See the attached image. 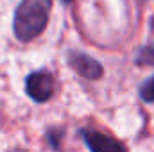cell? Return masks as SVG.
Instances as JSON below:
<instances>
[{
  "label": "cell",
  "mask_w": 154,
  "mask_h": 152,
  "mask_svg": "<svg viewBox=\"0 0 154 152\" xmlns=\"http://www.w3.org/2000/svg\"><path fill=\"white\" fill-rule=\"evenodd\" d=\"M54 0H20L13 14V34L20 43L39 38L50 20Z\"/></svg>",
  "instance_id": "6da1fadb"
},
{
  "label": "cell",
  "mask_w": 154,
  "mask_h": 152,
  "mask_svg": "<svg viewBox=\"0 0 154 152\" xmlns=\"http://www.w3.org/2000/svg\"><path fill=\"white\" fill-rule=\"evenodd\" d=\"M54 93H56V77L47 68L34 70L25 77V95L32 102L45 104L54 97Z\"/></svg>",
  "instance_id": "7a4b0ae2"
},
{
  "label": "cell",
  "mask_w": 154,
  "mask_h": 152,
  "mask_svg": "<svg viewBox=\"0 0 154 152\" xmlns=\"http://www.w3.org/2000/svg\"><path fill=\"white\" fill-rule=\"evenodd\" d=\"M66 65L70 66V70L77 74L79 77L86 79V81H100L104 77V66L100 61H97L95 57H91L90 54L70 48L65 56Z\"/></svg>",
  "instance_id": "3957f363"
},
{
  "label": "cell",
  "mask_w": 154,
  "mask_h": 152,
  "mask_svg": "<svg viewBox=\"0 0 154 152\" xmlns=\"http://www.w3.org/2000/svg\"><path fill=\"white\" fill-rule=\"evenodd\" d=\"M77 134L81 136V140L84 141V145L90 149L91 152H106V150H127V147L115 140L113 136L100 132L97 129L91 127H81L77 131Z\"/></svg>",
  "instance_id": "277c9868"
},
{
  "label": "cell",
  "mask_w": 154,
  "mask_h": 152,
  "mask_svg": "<svg viewBox=\"0 0 154 152\" xmlns=\"http://www.w3.org/2000/svg\"><path fill=\"white\" fill-rule=\"evenodd\" d=\"M134 65L143 68V66H152L154 68V43L142 45L136 52H134Z\"/></svg>",
  "instance_id": "5b68a950"
},
{
  "label": "cell",
  "mask_w": 154,
  "mask_h": 152,
  "mask_svg": "<svg viewBox=\"0 0 154 152\" xmlns=\"http://www.w3.org/2000/svg\"><path fill=\"white\" fill-rule=\"evenodd\" d=\"M138 97H140V100L145 102V104H154V75L147 77V79L140 84V88H138Z\"/></svg>",
  "instance_id": "8992f818"
},
{
  "label": "cell",
  "mask_w": 154,
  "mask_h": 152,
  "mask_svg": "<svg viewBox=\"0 0 154 152\" xmlns=\"http://www.w3.org/2000/svg\"><path fill=\"white\" fill-rule=\"evenodd\" d=\"M63 136H65V129H63V127H50V129L47 131V134H45L48 147L54 149V150H59V149H61V140H63Z\"/></svg>",
  "instance_id": "52a82bcc"
},
{
  "label": "cell",
  "mask_w": 154,
  "mask_h": 152,
  "mask_svg": "<svg viewBox=\"0 0 154 152\" xmlns=\"http://www.w3.org/2000/svg\"><path fill=\"white\" fill-rule=\"evenodd\" d=\"M149 29H151V31L154 32V14L151 16V18H149Z\"/></svg>",
  "instance_id": "ba28073f"
},
{
  "label": "cell",
  "mask_w": 154,
  "mask_h": 152,
  "mask_svg": "<svg viewBox=\"0 0 154 152\" xmlns=\"http://www.w3.org/2000/svg\"><path fill=\"white\" fill-rule=\"evenodd\" d=\"M61 4H65V5H68V4H72V0H59Z\"/></svg>",
  "instance_id": "9c48e42d"
}]
</instances>
